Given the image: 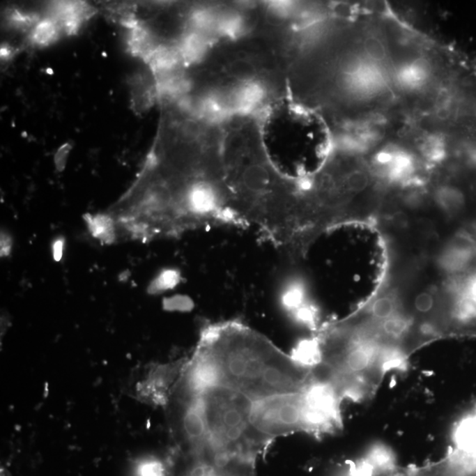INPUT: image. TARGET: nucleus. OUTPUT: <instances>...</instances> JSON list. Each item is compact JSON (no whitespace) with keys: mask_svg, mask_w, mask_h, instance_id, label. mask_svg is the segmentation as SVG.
<instances>
[{"mask_svg":"<svg viewBox=\"0 0 476 476\" xmlns=\"http://www.w3.org/2000/svg\"><path fill=\"white\" fill-rule=\"evenodd\" d=\"M378 475L390 474L396 468L394 452L388 450L386 446L375 445L366 452L365 457Z\"/></svg>","mask_w":476,"mask_h":476,"instance_id":"423d86ee","label":"nucleus"},{"mask_svg":"<svg viewBox=\"0 0 476 476\" xmlns=\"http://www.w3.org/2000/svg\"><path fill=\"white\" fill-rule=\"evenodd\" d=\"M187 362L182 359L171 364L151 366L145 378L138 384L139 397L155 405L167 404L178 387Z\"/></svg>","mask_w":476,"mask_h":476,"instance_id":"39448f33","label":"nucleus"},{"mask_svg":"<svg viewBox=\"0 0 476 476\" xmlns=\"http://www.w3.org/2000/svg\"><path fill=\"white\" fill-rule=\"evenodd\" d=\"M364 49L369 56L374 61H381L385 59V49L382 42L375 36L365 39Z\"/></svg>","mask_w":476,"mask_h":476,"instance_id":"9d476101","label":"nucleus"},{"mask_svg":"<svg viewBox=\"0 0 476 476\" xmlns=\"http://www.w3.org/2000/svg\"><path fill=\"white\" fill-rule=\"evenodd\" d=\"M304 390V389H302ZM270 396L254 401L251 422L266 441L295 432H305L304 392Z\"/></svg>","mask_w":476,"mask_h":476,"instance_id":"7ed1b4c3","label":"nucleus"},{"mask_svg":"<svg viewBox=\"0 0 476 476\" xmlns=\"http://www.w3.org/2000/svg\"><path fill=\"white\" fill-rule=\"evenodd\" d=\"M59 29L61 26L54 20L52 18L46 19L36 26L34 33H33V39L38 45H48L56 38Z\"/></svg>","mask_w":476,"mask_h":476,"instance_id":"0eeeda50","label":"nucleus"},{"mask_svg":"<svg viewBox=\"0 0 476 476\" xmlns=\"http://www.w3.org/2000/svg\"><path fill=\"white\" fill-rule=\"evenodd\" d=\"M345 182L349 190L358 192L364 191L367 187L369 179L364 172L354 171L347 176Z\"/></svg>","mask_w":476,"mask_h":476,"instance_id":"f8f14e48","label":"nucleus"},{"mask_svg":"<svg viewBox=\"0 0 476 476\" xmlns=\"http://www.w3.org/2000/svg\"><path fill=\"white\" fill-rule=\"evenodd\" d=\"M197 397L208 428L213 463L231 456L255 459L270 444L252 424L254 399L223 385L211 386Z\"/></svg>","mask_w":476,"mask_h":476,"instance_id":"f03ea898","label":"nucleus"},{"mask_svg":"<svg viewBox=\"0 0 476 476\" xmlns=\"http://www.w3.org/2000/svg\"><path fill=\"white\" fill-rule=\"evenodd\" d=\"M137 475L166 476V468L158 459H146L139 464Z\"/></svg>","mask_w":476,"mask_h":476,"instance_id":"6e6552de","label":"nucleus"},{"mask_svg":"<svg viewBox=\"0 0 476 476\" xmlns=\"http://www.w3.org/2000/svg\"><path fill=\"white\" fill-rule=\"evenodd\" d=\"M371 314L375 318L384 321L394 316V302L388 298H378L372 305Z\"/></svg>","mask_w":476,"mask_h":476,"instance_id":"1a4fd4ad","label":"nucleus"},{"mask_svg":"<svg viewBox=\"0 0 476 476\" xmlns=\"http://www.w3.org/2000/svg\"><path fill=\"white\" fill-rule=\"evenodd\" d=\"M378 475L374 466L367 459H361L349 466L347 476H376Z\"/></svg>","mask_w":476,"mask_h":476,"instance_id":"9b49d317","label":"nucleus"},{"mask_svg":"<svg viewBox=\"0 0 476 476\" xmlns=\"http://www.w3.org/2000/svg\"><path fill=\"white\" fill-rule=\"evenodd\" d=\"M188 476V475H187Z\"/></svg>","mask_w":476,"mask_h":476,"instance_id":"4468645a","label":"nucleus"},{"mask_svg":"<svg viewBox=\"0 0 476 476\" xmlns=\"http://www.w3.org/2000/svg\"><path fill=\"white\" fill-rule=\"evenodd\" d=\"M305 418L306 433L322 437L342 428V401L334 386L312 378L305 386Z\"/></svg>","mask_w":476,"mask_h":476,"instance_id":"20e7f679","label":"nucleus"},{"mask_svg":"<svg viewBox=\"0 0 476 476\" xmlns=\"http://www.w3.org/2000/svg\"><path fill=\"white\" fill-rule=\"evenodd\" d=\"M434 306V298L429 293H422L415 298V308L420 314H425L431 312Z\"/></svg>","mask_w":476,"mask_h":476,"instance_id":"ddd939ff","label":"nucleus"},{"mask_svg":"<svg viewBox=\"0 0 476 476\" xmlns=\"http://www.w3.org/2000/svg\"><path fill=\"white\" fill-rule=\"evenodd\" d=\"M194 355L223 385L257 399L300 392L312 369L299 364L270 339L238 321H224L203 329Z\"/></svg>","mask_w":476,"mask_h":476,"instance_id":"f257e3e1","label":"nucleus"}]
</instances>
